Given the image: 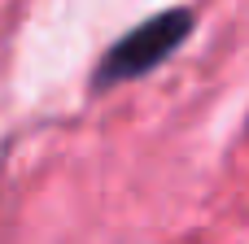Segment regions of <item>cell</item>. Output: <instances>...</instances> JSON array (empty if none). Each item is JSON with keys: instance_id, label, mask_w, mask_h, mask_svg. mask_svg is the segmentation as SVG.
I'll list each match as a JSON object with an SVG mask.
<instances>
[{"instance_id": "cell-1", "label": "cell", "mask_w": 249, "mask_h": 244, "mask_svg": "<svg viewBox=\"0 0 249 244\" xmlns=\"http://www.w3.org/2000/svg\"><path fill=\"white\" fill-rule=\"evenodd\" d=\"M193 31V13L188 9H171V13H158L149 17L144 26L127 31L96 65V87H114V83H127V79H140L149 74L158 61H166Z\"/></svg>"}]
</instances>
